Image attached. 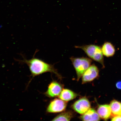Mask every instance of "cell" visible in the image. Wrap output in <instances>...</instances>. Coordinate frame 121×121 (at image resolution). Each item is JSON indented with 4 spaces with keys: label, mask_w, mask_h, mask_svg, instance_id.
Instances as JSON below:
<instances>
[{
    "label": "cell",
    "mask_w": 121,
    "mask_h": 121,
    "mask_svg": "<svg viewBox=\"0 0 121 121\" xmlns=\"http://www.w3.org/2000/svg\"><path fill=\"white\" fill-rule=\"evenodd\" d=\"M22 56L23 58L22 60H16L19 63L26 64L28 66L32 77L27 86H28L31 80L34 77L45 72H50L54 73L60 79H61L62 76L53 65L48 64L34 57L30 59L27 60L24 56L22 55Z\"/></svg>",
    "instance_id": "1"
},
{
    "label": "cell",
    "mask_w": 121,
    "mask_h": 121,
    "mask_svg": "<svg viewBox=\"0 0 121 121\" xmlns=\"http://www.w3.org/2000/svg\"><path fill=\"white\" fill-rule=\"evenodd\" d=\"M76 48L81 49L88 56L104 65V57L101 48L98 45L93 44L76 46Z\"/></svg>",
    "instance_id": "2"
},
{
    "label": "cell",
    "mask_w": 121,
    "mask_h": 121,
    "mask_svg": "<svg viewBox=\"0 0 121 121\" xmlns=\"http://www.w3.org/2000/svg\"><path fill=\"white\" fill-rule=\"evenodd\" d=\"M72 64L76 71L77 81H79L83 74L91 66L92 60L90 59L85 57L70 58Z\"/></svg>",
    "instance_id": "3"
},
{
    "label": "cell",
    "mask_w": 121,
    "mask_h": 121,
    "mask_svg": "<svg viewBox=\"0 0 121 121\" xmlns=\"http://www.w3.org/2000/svg\"><path fill=\"white\" fill-rule=\"evenodd\" d=\"M72 108L76 112L82 115L88 111L91 107L88 99L85 97L80 98L73 104Z\"/></svg>",
    "instance_id": "4"
},
{
    "label": "cell",
    "mask_w": 121,
    "mask_h": 121,
    "mask_svg": "<svg viewBox=\"0 0 121 121\" xmlns=\"http://www.w3.org/2000/svg\"><path fill=\"white\" fill-rule=\"evenodd\" d=\"M67 102L60 99H55L50 103L47 108V111L50 113L61 112L65 109Z\"/></svg>",
    "instance_id": "5"
},
{
    "label": "cell",
    "mask_w": 121,
    "mask_h": 121,
    "mask_svg": "<svg viewBox=\"0 0 121 121\" xmlns=\"http://www.w3.org/2000/svg\"><path fill=\"white\" fill-rule=\"evenodd\" d=\"M99 71L95 65L90 66L84 72L82 76V84L92 81L97 77Z\"/></svg>",
    "instance_id": "6"
},
{
    "label": "cell",
    "mask_w": 121,
    "mask_h": 121,
    "mask_svg": "<svg viewBox=\"0 0 121 121\" xmlns=\"http://www.w3.org/2000/svg\"><path fill=\"white\" fill-rule=\"evenodd\" d=\"M63 90L61 84L56 81H53L49 85L45 95L49 97H56L59 96Z\"/></svg>",
    "instance_id": "7"
},
{
    "label": "cell",
    "mask_w": 121,
    "mask_h": 121,
    "mask_svg": "<svg viewBox=\"0 0 121 121\" xmlns=\"http://www.w3.org/2000/svg\"><path fill=\"white\" fill-rule=\"evenodd\" d=\"M83 121H98L100 117L97 112L93 108H90L86 112L80 117Z\"/></svg>",
    "instance_id": "8"
},
{
    "label": "cell",
    "mask_w": 121,
    "mask_h": 121,
    "mask_svg": "<svg viewBox=\"0 0 121 121\" xmlns=\"http://www.w3.org/2000/svg\"><path fill=\"white\" fill-rule=\"evenodd\" d=\"M78 94L68 89H63L59 96L60 99L67 102L75 99L78 96Z\"/></svg>",
    "instance_id": "9"
},
{
    "label": "cell",
    "mask_w": 121,
    "mask_h": 121,
    "mask_svg": "<svg viewBox=\"0 0 121 121\" xmlns=\"http://www.w3.org/2000/svg\"><path fill=\"white\" fill-rule=\"evenodd\" d=\"M97 113L102 119L107 120L111 115L112 112L110 106L108 105H99L98 108Z\"/></svg>",
    "instance_id": "10"
},
{
    "label": "cell",
    "mask_w": 121,
    "mask_h": 121,
    "mask_svg": "<svg viewBox=\"0 0 121 121\" xmlns=\"http://www.w3.org/2000/svg\"><path fill=\"white\" fill-rule=\"evenodd\" d=\"M101 49L103 54L107 57L113 56L115 52L114 46L109 42H106L104 43Z\"/></svg>",
    "instance_id": "11"
},
{
    "label": "cell",
    "mask_w": 121,
    "mask_h": 121,
    "mask_svg": "<svg viewBox=\"0 0 121 121\" xmlns=\"http://www.w3.org/2000/svg\"><path fill=\"white\" fill-rule=\"evenodd\" d=\"M73 113L71 111H67L60 113L52 119V121H69L73 117Z\"/></svg>",
    "instance_id": "12"
},
{
    "label": "cell",
    "mask_w": 121,
    "mask_h": 121,
    "mask_svg": "<svg viewBox=\"0 0 121 121\" xmlns=\"http://www.w3.org/2000/svg\"><path fill=\"white\" fill-rule=\"evenodd\" d=\"M110 106L111 112L115 116H121V103L113 100L110 103Z\"/></svg>",
    "instance_id": "13"
},
{
    "label": "cell",
    "mask_w": 121,
    "mask_h": 121,
    "mask_svg": "<svg viewBox=\"0 0 121 121\" xmlns=\"http://www.w3.org/2000/svg\"><path fill=\"white\" fill-rule=\"evenodd\" d=\"M112 121H121V116H116L112 119Z\"/></svg>",
    "instance_id": "14"
},
{
    "label": "cell",
    "mask_w": 121,
    "mask_h": 121,
    "mask_svg": "<svg viewBox=\"0 0 121 121\" xmlns=\"http://www.w3.org/2000/svg\"><path fill=\"white\" fill-rule=\"evenodd\" d=\"M116 86L118 89L121 90V81L118 82L116 84Z\"/></svg>",
    "instance_id": "15"
}]
</instances>
